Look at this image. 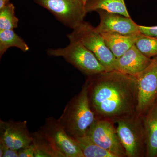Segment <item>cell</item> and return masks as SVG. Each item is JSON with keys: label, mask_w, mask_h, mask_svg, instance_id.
Here are the masks:
<instances>
[{"label": "cell", "mask_w": 157, "mask_h": 157, "mask_svg": "<svg viewBox=\"0 0 157 157\" xmlns=\"http://www.w3.org/2000/svg\"><path fill=\"white\" fill-rule=\"evenodd\" d=\"M67 37L70 41L67 46L47 49V54L50 56L62 57L87 76L107 71L79 39L71 33L67 35Z\"/></svg>", "instance_id": "3957f363"}, {"label": "cell", "mask_w": 157, "mask_h": 157, "mask_svg": "<svg viewBox=\"0 0 157 157\" xmlns=\"http://www.w3.org/2000/svg\"><path fill=\"white\" fill-rule=\"evenodd\" d=\"M96 11L100 16V22L95 29L100 33H110L130 35L140 33L139 25L131 17L105 10H98Z\"/></svg>", "instance_id": "8fae6325"}, {"label": "cell", "mask_w": 157, "mask_h": 157, "mask_svg": "<svg viewBox=\"0 0 157 157\" xmlns=\"http://www.w3.org/2000/svg\"><path fill=\"white\" fill-rule=\"evenodd\" d=\"M18 22L13 4L8 3L0 9V30H14L18 26Z\"/></svg>", "instance_id": "d6986e66"}, {"label": "cell", "mask_w": 157, "mask_h": 157, "mask_svg": "<svg viewBox=\"0 0 157 157\" xmlns=\"http://www.w3.org/2000/svg\"><path fill=\"white\" fill-rule=\"evenodd\" d=\"M151 61V58L141 53L135 44L121 56L116 59L114 70L134 76L147 67Z\"/></svg>", "instance_id": "7c38bea8"}, {"label": "cell", "mask_w": 157, "mask_h": 157, "mask_svg": "<svg viewBox=\"0 0 157 157\" xmlns=\"http://www.w3.org/2000/svg\"><path fill=\"white\" fill-rule=\"evenodd\" d=\"M87 13L103 10L130 17L124 0H88L85 4Z\"/></svg>", "instance_id": "2e32d148"}, {"label": "cell", "mask_w": 157, "mask_h": 157, "mask_svg": "<svg viewBox=\"0 0 157 157\" xmlns=\"http://www.w3.org/2000/svg\"><path fill=\"white\" fill-rule=\"evenodd\" d=\"M82 1H83V2H84L85 3V4H86V2H87V1H88V0H82Z\"/></svg>", "instance_id": "d4e9b609"}, {"label": "cell", "mask_w": 157, "mask_h": 157, "mask_svg": "<svg viewBox=\"0 0 157 157\" xmlns=\"http://www.w3.org/2000/svg\"><path fill=\"white\" fill-rule=\"evenodd\" d=\"M118 136L127 157H146V141L142 117L136 115L116 122Z\"/></svg>", "instance_id": "277c9868"}, {"label": "cell", "mask_w": 157, "mask_h": 157, "mask_svg": "<svg viewBox=\"0 0 157 157\" xmlns=\"http://www.w3.org/2000/svg\"><path fill=\"white\" fill-rule=\"evenodd\" d=\"M0 157H19L18 151L9 148L3 142L0 141Z\"/></svg>", "instance_id": "44dd1931"}, {"label": "cell", "mask_w": 157, "mask_h": 157, "mask_svg": "<svg viewBox=\"0 0 157 157\" xmlns=\"http://www.w3.org/2000/svg\"><path fill=\"white\" fill-rule=\"evenodd\" d=\"M146 141V157H157V100L142 117Z\"/></svg>", "instance_id": "4fadbf2b"}, {"label": "cell", "mask_w": 157, "mask_h": 157, "mask_svg": "<svg viewBox=\"0 0 157 157\" xmlns=\"http://www.w3.org/2000/svg\"><path fill=\"white\" fill-rule=\"evenodd\" d=\"M114 124L107 120L97 119L86 135L116 157H126L124 149L118 136Z\"/></svg>", "instance_id": "ba28073f"}, {"label": "cell", "mask_w": 157, "mask_h": 157, "mask_svg": "<svg viewBox=\"0 0 157 157\" xmlns=\"http://www.w3.org/2000/svg\"><path fill=\"white\" fill-rule=\"evenodd\" d=\"M16 47L26 52L29 49L28 45L14 30H0V57L11 47Z\"/></svg>", "instance_id": "e0dca14e"}, {"label": "cell", "mask_w": 157, "mask_h": 157, "mask_svg": "<svg viewBox=\"0 0 157 157\" xmlns=\"http://www.w3.org/2000/svg\"><path fill=\"white\" fill-rule=\"evenodd\" d=\"M91 108L97 119L116 123L137 115V85L135 76L116 70L88 76Z\"/></svg>", "instance_id": "6da1fadb"}, {"label": "cell", "mask_w": 157, "mask_h": 157, "mask_svg": "<svg viewBox=\"0 0 157 157\" xmlns=\"http://www.w3.org/2000/svg\"><path fill=\"white\" fill-rule=\"evenodd\" d=\"M139 31L143 35L157 38V26L149 27L139 25Z\"/></svg>", "instance_id": "603a6c76"}, {"label": "cell", "mask_w": 157, "mask_h": 157, "mask_svg": "<svg viewBox=\"0 0 157 157\" xmlns=\"http://www.w3.org/2000/svg\"><path fill=\"white\" fill-rule=\"evenodd\" d=\"M51 139L64 157H84L74 138L68 135L59 120L48 117L40 129Z\"/></svg>", "instance_id": "9c48e42d"}, {"label": "cell", "mask_w": 157, "mask_h": 157, "mask_svg": "<svg viewBox=\"0 0 157 157\" xmlns=\"http://www.w3.org/2000/svg\"><path fill=\"white\" fill-rule=\"evenodd\" d=\"M48 10L66 26L74 29L84 21L87 14L82 0H33Z\"/></svg>", "instance_id": "8992f818"}, {"label": "cell", "mask_w": 157, "mask_h": 157, "mask_svg": "<svg viewBox=\"0 0 157 157\" xmlns=\"http://www.w3.org/2000/svg\"><path fill=\"white\" fill-rule=\"evenodd\" d=\"M35 146L33 141L18 151L19 157H35Z\"/></svg>", "instance_id": "7402d4cb"}, {"label": "cell", "mask_w": 157, "mask_h": 157, "mask_svg": "<svg viewBox=\"0 0 157 157\" xmlns=\"http://www.w3.org/2000/svg\"><path fill=\"white\" fill-rule=\"evenodd\" d=\"M109 50L116 58L119 57L135 45L141 33L124 35L117 33H101Z\"/></svg>", "instance_id": "5bb4252c"}, {"label": "cell", "mask_w": 157, "mask_h": 157, "mask_svg": "<svg viewBox=\"0 0 157 157\" xmlns=\"http://www.w3.org/2000/svg\"><path fill=\"white\" fill-rule=\"evenodd\" d=\"M135 45L141 53L151 58L157 56V38L141 33L137 39Z\"/></svg>", "instance_id": "ffe728a7"}, {"label": "cell", "mask_w": 157, "mask_h": 157, "mask_svg": "<svg viewBox=\"0 0 157 157\" xmlns=\"http://www.w3.org/2000/svg\"><path fill=\"white\" fill-rule=\"evenodd\" d=\"M97 118L91 108L87 83L68 103L59 119L68 135L73 138L85 136Z\"/></svg>", "instance_id": "7a4b0ae2"}, {"label": "cell", "mask_w": 157, "mask_h": 157, "mask_svg": "<svg viewBox=\"0 0 157 157\" xmlns=\"http://www.w3.org/2000/svg\"><path fill=\"white\" fill-rule=\"evenodd\" d=\"M0 141L9 148L18 151L33 141L32 134L29 132L26 121H0Z\"/></svg>", "instance_id": "30bf717a"}, {"label": "cell", "mask_w": 157, "mask_h": 157, "mask_svg": "<svg viewBox=\"0 0 157 157\" xmlns=\"http://www.w3.org/2000/svg\"><path fill=\"white\" fill-rule=\"evenodd\" d=\"M73 138L78 144L84 157H116L93 142L86 135Z\"/></svg>", "instance_id": "ac0fdd59"}, {"label": "cell", "mask_w": 157, "mask_h": 157, "mask_svg": "<svg viewBox=\"0 0 157 157\" xmlns=\"http://www.w3.org/2000/svg\"><path fill=\"white\" fill-rule=\"evenodd\" d=\"M9 1L10 0H0V9H2L9 3Z\"/></svg>", "instance_id": "cb8c5ba5"}, {"label": "cell", "mask_w": 157, "mask_h": 157, "mask_svg": "<svg viewBox=\"0 0 157 157\" xmlns=\"http://www.w3.org/2000/svg\"><path fill=\"white\" fill-rule=\"evenodd\" d=\"M94 54L107 71L114 70L116 58L107 47L101 33L91 24L83 21L71 33Z\"/></svg>", "instance_id": "5b68a950"}, {"label": "cell", "mask_w": 157, "mask_h": 157, "mask_svg": "<svg viewBox=\"0 0 157 157\" xmlns=\"http://www.w3.org/2000/svg\"><path fill=\"white\" fill-rule=\"evenodd\" d=\"M35 146V157H64L51 139L41 130L32 134Z\"/></svg>", "instance_id": "9a60e30c"}, {"label": "cell", "mask_w": 157, "mask_h": 157, "mask_svg": "<svg viewBox=\"0 0 157 157\" xmlns=\"http://www.w3.org/2000/svg\"><path fill=\"white\" fill-rule=\"evenodd\" d=\"M137 85V115L142 117L157 100V56L140 73L134 76Z\"/></svg>", "instance_id": "52a82bcc"}]
</instances>
